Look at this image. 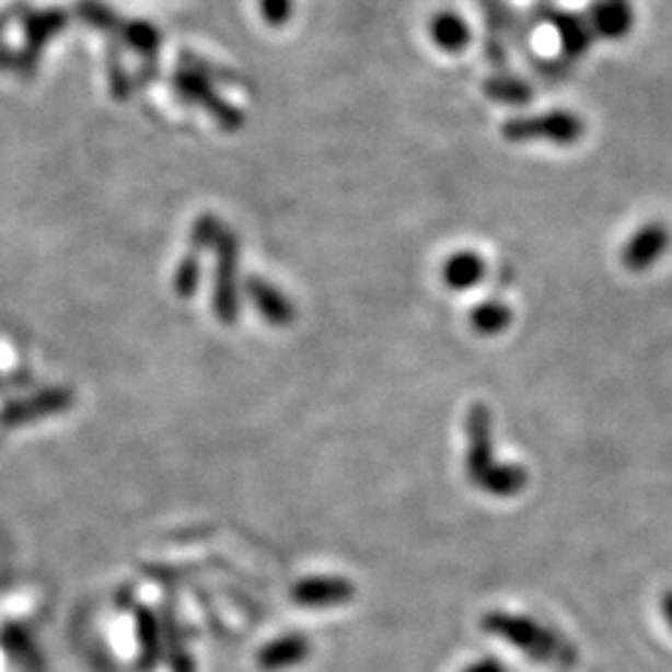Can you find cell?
<instances>
[{"label": "cell", "instance_id": "d6986e66", "mask_svg": "<svg viewBox=\"0 0 672 672\" xmlns=\"http://www.w3.org/2000/svg\"><path fill=\"white\" fill-rule=\"evenodd\" d=\"M463 672H506V670H503V662H498L494 658H486V660L474 662V665H468Z\"/></svg>", "mask_w": 672, "mask_h": 672}, {"label": "cell", "instance_id": "8992f818", "mask_svg": "<svg viewBox=\"0 0 672 672\" xmlns=\"http://www.w3.org/2000/svg\"><path fill=\"white\" fill-rule=\"evenodd\" d=\"M294 603L312 607V611H326L349 603L354 598V583L339 576H312L292 588Z\"/></svg>", "mask_w": 672, "mask_h": 672}, {"label": "cell", "instance_id": "2e32d148", "mask_svg": "<svg viewBox=\"0 0 672 672\" xmlns=\"http://www.w3.org/2000/svg\"><path fill=\"white\" fill-rule=\"evenodd\" d=\"M486 93L508 105H523L531 100V88L515 78H494L486 83Z\"/></svg>", "mask_w": 672, "mask_h": 672}, {"label": "cell", "instance_id": "277c9868", "mask_svg": "<svg viewBox=\"0 0 672 672\" xmlns=\"http://www.w3.org/2000/svg\"><path fill=\"white\" fill-rule=\"evenodd\" d=\"M175 90H177V95H183L185 100H189V103H199L202 107H207V113L215 115L217 120L227 127V130H237V127H242L244 123L242 113L237 111V107H232L230 103H227L224 97L215 93L210 80L205 78V72L195 66L189 56H185V68L177 70Z\"/></svg>", "mask_w": 672, "mask_h": 672}, {"label": "cell", "instance_id": "5bb4252c", "mask_svg": "<svg viewBox=\"0 0 672 672\" xmlns=\"http://www.w3.org/2000/svg\"><path fill=\"white\" fill-rule=\"evenodd\" d=\"M513 322V312L501 299H486L476 304L468 314V324L478 336H498Z\"/></svg>", "mask_w": 672, "mask_h": 672}, {"label": "cell", "instance_id": "6da1fadb", "mask_svg": "<svg viewBox=\"0 0 672 672\" xmlns=\"http://www.w3.org/2000/svg\"><path fill=\"white\" fill-rule=\"evenodd\" d=\"M484 630L513 645L515 650H521L531 660L560 662V665H570L576 660L573 645L556 630L535 623L533 617L494 611L484 615Z\"/></svg>", "mask_w": 672, "mask_h": 672}, {"label": "cell", "instance_id": "30bf717a", "mask_svg": "<svg viewBox=\"0 0 672 672\" xmlns=\"http://www.w3.org/2000/svg\"><path fill=\"white\" fill-rule=\"evenodd\" d=\"M443 285L451 292H468L486 277V262L476 252H456L443 262Z\"/></svg>", "mask_w": 672, "mask_h": 672}, {"label": "cell", "instance_id": "ba28073f", "mask_svg": "<svg viewBox=\"0 0 672 672\" xmlns=\"http://www.w3.org/2000/svg\"><path fill=\"white\" fill-rule=\"evenodd\" d=\"M220 271H217V314L224 322H232L237 316V277H234V265H237V250L234 240L224 234L220 242Z\"/></svg>", "mask_w": 672, "mask_h": 672}, {"label": "cell", "instance_id": "7a4b0ae2", "mask_svg": "<svg viewBox=\"0 0 672 672\" xmlns=\"http://www.w3.org/2000/svg\"><path fill=\"white\" fill-rule=\"evenodd\" d=\"M508 142H553L573 144L583 138L586 125L576 113L551 111L543 115H521L506 120L501 127Z\"/></svg>", "mask_w": 672, "mask_h": 672}, {"label": "cell", "instance_id": "7c38bea8", "mask_svg": "<svg viewBox=\"0 0 672 672\" xmlns=\"http://www.w3.org/2000/svg\"><path fill=\"white\" fill-rule=\"evenodd\" d=\"M309 652H312V645H309L304 635H285V638L271 640L259 652V665L265 670H287L304 662Z\"/></svg>", "mask_w": 672, "mask_h": 672}, {"label": "cell", "instance_id": "ac0fdd59", "mask_svg": "<svg viewBox=\"0 0 672 672\" xmlns=\"http://www.w3.org/2000/svg\"><path fill=\"white\" fill-rule=\"evenodd\" d=\"M142 640L148 645L142 656V670H150L154 665V660H158V633H154V625L148 615H144L142 621Z\"/></svg>", "mask_w": 672, "mask_h": 672}, {"label": "cell", "instance_id": "9a60e30c", "mask_svg": "<svg viewBox=\"0 0 672 672\" xmlns=\"http://www.w3.org/2000/svg\"><path fill=\"white\" fill-rule=\"evenodd\" d=\"M120 33H123V38L127 40V45H132L135 50L142 53V56H154V53L160 50L162 35L154 31L150 23H144V21L120 23Z\"/></svg>", "mask_w": 672, "mask_h": 672}, {"label": "cell", "instance_id": "ffe728a7", "mask_svg": "<svg viewBox=\"0 0 672 672\" xmlns=\"http://www.w3.org/2000/svg\"><path fill=\"white\" fill-rule=\"evenodd\" d=\"M662 615H665V621L672 628V590H670V593L662 595Z\"/></svg>", "mask_w": 672, "mask_h": 672}, {"label": "cell", "instance_id": "3957f363", "mask_svg": "<svg viewBox=\"0 0 672 672\" xmlns=\"http://www.w3.org/2000/svg\"><path fill=\"white\" fill-rule=\"evenodd\" d=\"M501 463L494 453V419L488 406L474 404L466 416V476L480 488Z\"/></svg>", "mask_w": 672, "mask_h": 672}, {"label": "cell", "instance_id": "8fae6325", "mask_svg": "<svg viewBox=\"0 0 672 672\" xmlns=\"http://www.w3.org/2000/svg\"><path fill=\"white\" fill-rule=\"evenodd\" d=\"M247 292L250 299L257 306V312L265 316L269 324L285 326L289 322H294V304L279 292L277 287H271L265 279H250L247 281Z\"/></svg>", "mask_w": 672, "mask_h": 672}, {"label": "cell", "instance_id": "52a82bcc", "mask_svg": "<svg viewBox=\"0 0 672 672\" xmlns=\"http://www.w3.org/2000/svg\"><path fill=\"white\" fill-rule=\"evenodd\" d=\"M66 23L68 18L60 11L31 13L25 18V38H28V48H25L23 56H18V70H33V66L38 62L43 53V45L48 43Z\"/></svg>", "mask_w": 672, "mask_h": 672}, {"label": "cell", "instance_id": "e0dca14e", "mask_svg": "<svg viewBox=\"0 0 672 672\" xmlns=\"http://www.w3.org/2000/svg\"><path fill=\"white\" fill-rule=\"evenodd\" d=\"M259 5L262 18H265L269 25H285L294 13L292 0H259Z\"/></svg>", "mask_w": 672, "mask_h": 672}, {"label": "cell", "instance_id": "4fadbf2b", "mask_svg": "<svg viewBox=\"0 0 672 672\" xmlns=\"http://www.w3.org/2000/svg\"><path fill=\"white\" fill-rule=\"evenodd\" d=\"M633 28V13L625 0H601L593 8V31L603 38H625Z\"/></svg>", "mask_w": 672, "mask_h": 672}, {"label": "cell", "instance_id": "9c48e42d", "mask_svg": "<svg viewBox=\"0 0 672 672\" xmlns=\"http://www.w3.org/2000/svg\"><path fill=\"white\" fill-rule=\"evenodd\" d=\"M429 35L436 48L449 53V56H459L471 43V25L459 13L441 11L431 18Z\"/></svg>", "mask_w": 672, "mask_h": 672}, {"label": "cell", "instance_id": "5b68a950", "mask_svg": "<svg viewBox=\"0 0 672 672\" xmlns=\"http://www.w3.org/2000/svg\"><path fill=\"white\" fill-rule=\"evenodd\" d=\"M670 250V230L665 222H645L623 247V265L633 275H642L665 257Z\"/></svg>", "mask_w": 672, "mask_h": 672}]
</instances>
